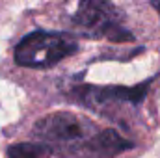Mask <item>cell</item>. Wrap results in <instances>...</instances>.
I'll return each instance as SVG.
<instances>
[{"mask_svg": "<svg viewBox=\"0 0 160 158\" xmlns=\"http://www.w3.org/2000/svg\"><path fill=\"white\" fill-rule=\"evenodd\" d=\"M149 82H143L142 86H78L71 91L73 101L78 104L97 110L101 114H108L114 110H119L121 106H138L149 89ZM110 116V114H108Z\"/></svg>", "mask_w": 160, "mask_h": 158, "instance_id": "277c9868", "label": "cell"}, {"mask_svg": "<svg viewBox=\"0 0 160 158\" xmlns=\"http://www.w3.org/2000/svg\"><path fill=\"white\" fill-rule=\"evenodd\" d=\"M78 48L77 39L65 32H30L15 47V62L22 67L45 69L60 63Z\"/></svg>", "mask_w": 160, "mask_h": 158, "instance_id": "7a4b0ae2", "label": "cell"}, {"mask_svg": "<svg viewBox=\"0 0 160 158\" xmlns=\"http://www.w3.org/2000/svg\"><path fill=\"white\" fill-rule=\"evenodd\" d=\"M48 151L41 143H15L8 147V158H47Z\"/></svg>", "mask_w": 160, "mask_h": 158, "instance_id": "5b68a950", "label": "cell"}, {"mask_svg": "<svg viewBox=\"0 0 160 158\" xmlns=\"http://www.w3.org/2000/svg\"><path fill=\"white\" fill-rule=\"evenodd\" d=\"M97 128L69 112H54L45 116L34 125V138L48 153H56L69 158H95L93 141Z\"/></svg>", "mask_w": 160, "mask_h": 158, "instance_id": "6da1fadb", "label": "cell"}, {"mask_svg": "<svg viewBox=\"0 0 160 158\" xmlns=\"http://www.w3.org/2000/svg\"><path fill=\"white\" fill-rule=\"evenodd\" d=\"M151 4H153V7L158 11V15H160V0H151Z\"/></svg>", "mask_w": 160, "mask_h": 158, "instance_id": "8992f818", "label": "cell"}, {"mask_svg": "<svg viewBox=\"0 0 160 158\" xmlns=\"http://www.w3.org/2000/svg\"><path fill=\"white\" fill-rule=\"evenodd\" d=\"M71 19L80 32L89 37H106L118 43L134 39L123 26V15L110 0H78Z\"/></svg>", "mask_w": 160, "mask_h": 158, "instance_id": "3957f363", "label": "cell"}]
</instances>
